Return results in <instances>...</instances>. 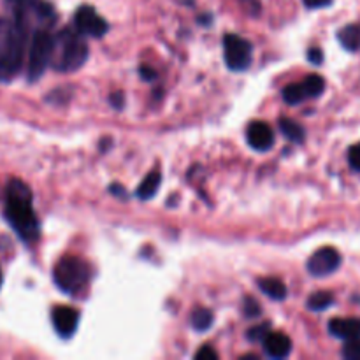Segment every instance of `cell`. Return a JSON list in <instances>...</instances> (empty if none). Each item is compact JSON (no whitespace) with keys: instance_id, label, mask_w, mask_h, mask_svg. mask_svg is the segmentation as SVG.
<instances>
[{"instance_id":"6da1fadb","label":"cell","mask_w":360,"mask_h":360,"mask_svg":"<svg viewBox=\"0 0 360 360\" xmlns=\"http://www.w3.org/2000/svg\"><path fill=\"white\" fill-rule=\"evenodd\" d=\"M6 218L23 241L34 243L39 238V218L32 206V192L20 179H11L6 186Z\"/></svg>"},{"instance_id":"7a4b0ae2","label":"cell","mask_w":360,"mask_h":360,"mask_svg":"<svg viewBox=\"0 0 360 360\" xmlns=\"http://www.w3.org/2000/svg\"><path fill=\"white\" fill-rule=\"evenodd\" d=\"M30 35L14 18L0 21V77L13 79L25 62V48Z\"/></svg>"},{"instance_id":"3957f363","label":"cell","mask_w":360,"mask_h":360,"mask_svg":"<svg viewBox=\"0 0 360 360\" xmlns=\"http://www.w3.org/2000/svg\"><path fill=\"white\" fill-rule=\"evenodd\" d=\"M88 58V44L84 35L72 28H63L53 35V51L49 65L58 72H74L81 69Z\"/></svg>"},{"instance_id":"277c9868","label":"cell","mask_w":360,"mask_h":360,"mask_svg":"<svg viewBox=\"0 0 360 360\" xmlns=\"http://www.w3.org/2000/svg\"><path fill=\"white\" fill-rule=\"evenodd\" d=\"M13 18L32 37L37 30H51L56 21L55 9L46 0H11Z\"/></svg>"},{"instance_id":"5b68a950","label":"cell","mask_w":360,"mask_h":360,"mask_svg":"<svg viewBox=\"0 0 360 360\" xmlns=\"http://www.w3.org/2000/svg\"><path fill=\"white\" fill-rule=\"evenodd\" d=\"M53 278L60 290L76 295L83 292L90 283L91 267L88 266L86 260L79 259V257L67 255L60 259V262L55 266Z\"/></svg>"},{"instance_id":"8992f818","label":"cell","mask_w":360,"mask_h":360,"mask_svg":"<svg viewBox=\"0 0 360 360\" xmlns=\"http://www.w3.org/2000/svg\"><path fill=\"white\" fill-rule=\"evenodd\" d=\"M53 51V34L51 30H37L32 34L28 42V60L27 74L28 79L35 81L46 72L51 62Z\"/></svg>"},{"instance_id":"52a82bcc","label":"cell","mask_w":360,"mask_h":360,"mask_svg":"<svg viewBox=\"0 0 360 360\" xmlns=\"http://www.w3.org/2000/svg\"><path fill=\"white\" fill-rule=\"evenodd\" d=\"M224 55H225V63L231 70H246L252 65L253 60V51L252 44H250L246 39L239 37V35L229 34L224 39Z\"/></svg>"},{"instance_id":"ba28073f","label":"cell","mask_w":360,"mask_h":360,"mask_svg":"<svg viewBox=\"0 0 360 360\" xmlns=\"http://www.w3.org/2000/svg\"><path fill=\"white\" fill-rule=\"evenodd\" d=\"M74 27L84 37H102L108 32L104 18L90 6H81L74 14Z\"/></svg>"},{"instance_id":"9c48e42d","label":"cell","mask_w":360,"mask_h":360,"mask_svg":"<svg viewBox=\"0 0 360 360\" xmlns=\"http://www.w3.org/2000/svg\"><path fill=\"white\" fill-rule=\"evenodd\" d=\"M341 266V255L333 246L320 248L308 260V273L315 278H326L336 273Z\"/></svg>"},{"instance_id":"30bf717a","label":"cell","mask_w":360,"mask_h":360,"mask_svg":"<svg viewBox=\"0 0 360 360\" xmlns=\"http://www.w3.org/2000/svg\"><path fill=\"white\" fill-rule=\"evenodd\" d=\"M53 326L62 338H70L79 326V313L69 306H56L51 313Z\"/></svg>"},{"instance_id":"8fae6325","label":"cell","mask_w":360,"mask_h":360,"mask_svg":"<svg viewBox=\"0 0 360 360\" xmlns=\"http://www.w3.org/2000/svg\"><path fill=\"white\" fill-rule=\"evenodd\" d=\"M248 144L257 151H267L274 144V132L266 122H253L246 130Z\"/></svg>"},{"instance_id":"7c38bea8","label":"cell","mask_w":360,"mask_h":360,"mask_svg":"<svg viewBox=\"0 0 360 360\" xmlns=\"http://www.w3.org/2000/svg\"><path fill=\"white\" fill-rule=\"evenodd\" d=\"M264 350L271 359H287L292 352V341L283 333H269L262 340Z\"/></svg>"},{"instance_id":"4fadbf2b","label":"cell","mask_w":360,"mask_h":360,"mask_svg":"<svg viewBox=\"0 0 360 360\" xmlns=\"http://www.w3.org/2000/svg\"><path fill=\"white\" fill-rule=\"evenodd\" d=\"M329 333L343 341H352L360 336L359 319H334L329 322Z\"/></svg>"},{"instance_id":"5bb4252c","label":"cell","mask_w":360,"mask_h":360,"mask_svg":"<svg viewBox=\"0 0 360 360\" xmlns=\"http://www.w3.org/2000/svg\"><path fill=\"white\" fill-rule=\"evenodd\" d=\"M160 183H162L160 171L150 172V174L143 179V183L139 185V188H137V192H136L137 197H139L141 200L153 199V197L157 195L158 188H160Z\"/></svg>"},{"instance_id":"9a60e30c","label":"cell","mask_w":360,"mask_h":360,"mask_svg":"<svg viewBox=\"0 0 360 360\" xmlns=\"http://www.w3.org/2000/svg\"><path fill=\"white\" fill-rule=\"evenodd\" d=\"M259 288L273 301H283L287 297V287L278 278H264L259 280Z\"/></svg>"},{"instance_id":"2e32d148","label":"cell","mask_w":360,"mask_h":360,"mask_svg":"<svg viewBox=\"0 0 360 360\" xmlns=\"http://www.w3.org/2000/svg\"><path fill=\"white\" fill-rule=\"evenodd\" d=\"M338 39H340L341 46L348 51H359L360 49V27L357 25H347L338 32Z\"/></svg>"},{"instance_id":"e0dca14e","label":"cell","mask_w":360,"mask_h":360,"mask_svg":"<svg viewBox=\"0 0 360 360\" xmlns=\"http://www.w3.org/2000/svg\"><path fill=\"white\" fill-rule=\"evenodd\" d=\"M280 129L281 132H283V136L287 137L288 141H292V143H302V141H304V129H302L297 122H294V120L281 118Z\"/></svg>"},{"instance_id":"ac0fdd59","label":"cell","mask_w":360,"mask_h":360,"mask_svg":"<svg viewBox=\"0 0 360 360\" xmlns=\"http://www.w3.org/2000/svg\"><path fill=\"white\" fill-rule=\"evenodd\" d=\"M334 304V295L330 292H315L309 295L308 299V308L311 311H323V309L330 308Z\"/></svg>"},{"instance_id":"d6986e66","label":"cell","mask_w":360,"mask_h":360,"mask_svg":"<svg viewBox=\"0 0 360 360\" xmlns=\"http://www.w3.org/2000/svg\"><path fill=\"white\" fill-rule=\"evenodd\" d=\"M283 98H285V102H287V104H290V105H295V104H301V102H304L306 98H308V95H306V90H304V84H302V83H292V84H288V86H285Z\"/></svg>"},{"instance_id":"ffe728a7","label":"cell","mask_w":360,"mask_h":360,"mask_svg":"<svg viewBox=\"0 0 360 360\" xmlns=\"http://www.w3.org/2000/svg\"><path fill=\"white\" fill-rule=\"evenodd\" d=\"M302 84H304V90H306V95H308V98L320 97V95L323 94V90H326V79H323L322 76H319V74H311V76H308L304 81H302Z\"/></svg>"},{"instance_id":"44dd1931","label":"cell","mask_w":360,"mask_h":360,"mask_svg":"<svg viewBox=\"0 0 360 360\" xmlns=\"http://www.w3.org/2000/svg\"><path fill=\"white\" fill-rule=\"evenodd\" d=\"M192 326L193 329H197L199 333L207 330L213 326V313L206 308H197L195 311L192 313Z\"/></svg>"},{"instance_id":"7402d4cb","label":"cell","mask_w":360,"mask_h":360,"mask_svg":"<svg viewBox=\"0 0 360 360\" xmlns=\"http://www.w3.org/2000/svg\"><path fill=\"white\" fill-rule=\"evenodd\" d=\"M343 357L348 360H360V336L352 341H347L343 348Z\"/></svg>"},{"instance_id":"603a6c76","label":"cell","mask_w":360,"mask_h":360,"mask_svg":"<svg viewBox=\"0 0 360 360\" xmlns=\"http://www.w3.org/2000/svg\"><path fill=\"white\" fill-rule=\"evenodd\" d=\"M267 334H269V323H262L248 330V338L252 341H262Z\"/></svg>"},{"instance_id":"cb8c5ba5","label":"cell","mask_w":360,"mask_h":360,"mask_svg":"<svg viewBox=\"0 0 360 360\" xmlns=\"http://www.w3.org/2000/svg\"><path fill=\"white\" fill-rule=\"evenodd\" d=\"M348 164L354 171L360 172V143L352 146L350 151H348Z\"/></svg>"},{"instance_id":"d4e9b609","label":"cell","mask_w":360,"mask_h":360,"mask_svg":"<svg viewBox=\"0 0 360 360\" xmlns=\"http://www.w3.org/2000/svg\"><path fill=\"white\" fill-rule=\"evenodd\" d=\"M245 313L250 319H255L260 315V306L257 304L255 299H246L245 301Z\"/></svg>"},{"instance_id":"484cf974","label":"cell","mask_w":360,"mask_h":360,"mask_svg":"<svg viewBox=\"0 0 360 360\" xmlns=\"http://www.w3.org/2000/svg\"><path fill=\"white\" fill-rule=\"evenodd\" d=\"M195 359H199V360H217L218 354L213 350V348L207 347V345H206V347H202L199 352H197Z\"/></svg>"},{"instance_id":"4316f807","label":"cell","mask_w":360,"mask_h":360,"mask_svg":"<svg viewBox=\"0 0 360 360\" xmlns=\"http://www.w3.org/2000/svg\"><path fill=\"white\" fill-rule=\"evenodd\" d=\"M308 60L313 63V65H320L323 62V53L320 48H311L308 51Z\"/></svg>"},{"instance_id":"83f0119b","label":"cell","mask_w":360,"mask_h":360,"mask_svg":"<svg viewBox=\"0 0 360 360\" xmlns=\"http://www.w3.org/2000/svg\"><path fill=\"white\" fill-rule=\"evenodd\" d=\"M333 4V0H304V6L308 9H322V7H327Z\"/></svg>"},{"instance_id":"f1b7e54d","label":"cell","mask_w":360,"mask_h":360,"mask_svg":"<svg viewBox=\"0 0 360 360\" xmlns=\"http://www.w3.org/2000/svg\"><path fill=\"white\" fill-rule=\"evenodd\" d=\"M109 190H111L112 193H116V195H125V188L120 185H111L109 186Z\"/></svg>"},{"instance_id":"f546056e","label":"cell","mask_w":360,"mask_h":360,"mask_svg":"<svg viewBox=\"0 0 360 360\" xmlns=\"http://www.w3.org/2000/svg\"><path fill=\"white\" fill-rule=\"evenodd\" d=\"M111 102H112V104H115V105H116V108H122V102H123V95H122V94H120V91H118V94H116V95H115V97H112V98H111Z\"/></svg>"},{"instance_id":"4dcf8cb0","label":"cell","mask_w":360,"mask_h":360,"mask_svg":"<svg viewBox=\"0 0 360 360\" xmlns=\"http://www.w3.org/2000/svg\"><path fill=\"white\" fill-rule=\"evenodd\" d=\"M141 74H143V77H146V81H153V77H155L153 70H146L144 67L141 69Z\"/></svg>"},{"instance_id":"1f68e13d","label":"cell","mask_w":360,"mask_h":360,"mask_svg":"<svg viewBox=\"0 0 360 360\" xmlns=\"http://www.w3.org/2000/svg\"><path fill=\"white\" fill-rule=\"evenodd\" d=\"M0 287H2V269H0Z\"/></svg>"}]
</instances>
